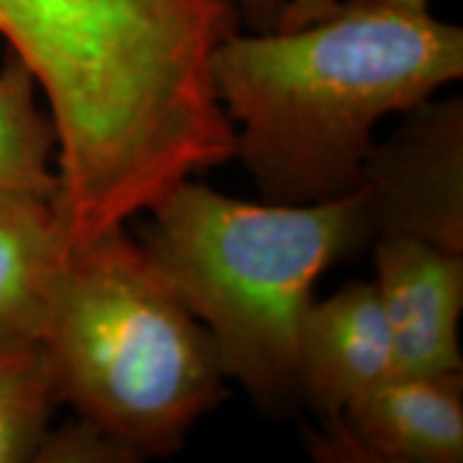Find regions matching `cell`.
Wrapping results in <instances>:
<instances>
[{"label":"cell","instance_id":"cell-7","mask_svg":"<svg viewBox=\"0 0 463 463\" xmlns=\"http://www.w3.org/2000/svg\"><path fill=\"white\" fill-rule=\"evenodd\" d=\"M395 373V352L375 281H350L307 311L297 378L322 433L339 430L345 408Z\"/></svg>","mask_w":463,"mask_h":463},{"label":"cell","instance_id":"cell-3","mask_svg":"<svg viewBox=\"0 0 463 463\" xmlns=\"http://www.w3.org/2000/svg\"><path fill=\"white\" fill-rule=\"evenodd\" d=\"M43 344L61 403L137 461L178 453L225 397L211 333L125 225L69 253Z\"/></svg>","mask_w":463,"mask_h":463},{"label":"cell","instance_id":"cell-9","mask_svg":"<svg viewBox=\"0 0 463 463\" xmlns=\"http://www.w3.org/2000/svg\"><path fill=\"white\" fill-rule=\"evenodd\" d=\"M69 249L54 204L0 215V344L43 341Z\"/></svg>","mask_w":463,"mask_h":463},{"label":"cell","instance_id":"cell-6","mask_svg":"<svg viewBox=\"0 0 463 463\" xmlns=\"http://www.w3.org/2000/svg\"><path fill=\"white\" fill-rule=\"evenodd\" d=\"M165 0H0V37L50 90L84 84L120 61Z\"/></svg>","mask_w":463,"mask_h":463},{"label":"cell","instance_id":"cell-12","mask_svg":"<svg viewBox=\"0 0 463 463\" xmlns=\"http://www.w3.org/2000/svg\"><path fill=\"white\" fill-rule=\"evenodd\" d=\"M256 33H270L279 26L288 0H230Z\"/></svg>","mask_w":463,"mask_h":463},{"label":"cell","instance_id":"cell-2","mask_svg":"<svg viewBox=\"0 0 463 463\" xmlns=\"http://www.w3.org/2000/svg\"><path fill=\"white\" fill-rule=\"evenodd\" d=\"M148 213L140 245L208 328L225 378L286 412L300 402L298 337L317 277L375 241L363 191L256 204L189 178Z\"/></svg>","mask_w":463,"mask_h":463},{"label":"cell","instance_id":"cell-1","mask_svg":"<svg viewBox=\"0 0 463 463\" xmlns=\"http://www.w3.org/2000/svg\"><path fill=\"white\" fill-rule=\"evenodd\" d=\"M430 3L345 0L294 31H234L217 45L213 90L266 202L356 191L378 120L461 78L463 31Z\"/></svg>","mask_w":463,"mask_h":463},{"label":"cell","instance_id":"cell-4","mask_svg":"<svg viewBox=\"0 0 463 463\" xmlns=\"http://www.w3.org/2000/svg\"><path fill=\"white\" fill-rule=\"evenodd\" d=\"M375 239L410 236L463 253V101L427 99L369 150L361 184ZM375 242V241H373Z\"/></svg>","mask_w":463,"mask_h":463},{"label":"cell","instance_id":"cell-13","mask_svg":"<svg viewBox=\"0 0 463 463\" xmlns=\"http://www.w3.org/2000/svg\"><path fill=\"white\" fill-rule=\"evenodd\" d=\"M339 0H288L277 31H294L333 14Z\"/></svg>","mask_w":463,"mask_h":463},{"label":"cell","instance_id":"cell-11","mask_svg":"<svg viewBox=\"0 0 463 463\" xmlns=\"http://www.w3.org/2000/svg\"><path fill=\"white\" fill-rule=\"evenodd\" d=\"M58 403L43 341L0 344V463L39 461Z\"/></svg>","mask_w":463,"mask_h":463},{"label":"cell","instance_id":"cell-10","mask_svg":"<svg viewBox=\"0 0 463 463\" xmlns=\"http://www.w3.org/2000/svg\"><path fill=\"white\" fill-rule=\"evenodd\" d=\"M37 82L15 54L0 69V215L54 204L56 129L37 103Z\"/></svg>","mask_w":463,"mask_h":463},{"label":"cell","instance_id":"cell-8","mask_svg":"<svg viewBox=\"0 0 463 463\" xmlns=\"http://www.w3.org/2000/svg\"><path fill=\"white\" fill-rule=\"evenodd\" d=\"M373 249L395 373L461 372L463 253L410 236H380Z\"/></svg>","mask_w":463,"mask_h":463},{"label":"cell","instance_id":"cell-5","mask_svg":"<svg viewBox=\"0 0 463 463\" xmlns=\"http://www.w3.org/2000/svg\"><path fill=\"white\" fill-rule=\"evenodd\" d=\"M328 461L459 463L463 375L392 373L345 408L337 431L314 439Z\"/></svg>","mask_w":463,"mask_h":463}]
</instances>
